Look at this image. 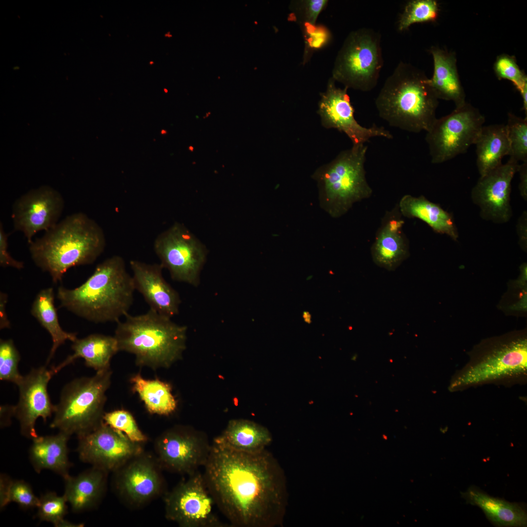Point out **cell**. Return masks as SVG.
Wrapping results in <instances>:
<instances>
[{
  "label": "cell",
  "mask_w": 527,
  "mask_h": 527,
  "mask_svg": "<svg viewBox=\"0 0 527 527\" xmlns=\"http://www.w3.org/2000/svg\"><path fill=\"white\" fill-rule=\"evenodd\" d=\"M204 467L215 505L233 527L281 524L286 504L284 475L267 450L247 453L213 442Z\"/></svg>",
  "instance_id": "1"
},
{
  "label": "cell",
  "mask_w": 527,
  "mask_h": 527,
  "mask_svg": "<svg viewBox=\"0 0 527 527\" xmlns=\"http://www.w3.org/2000/svg\"><path fill=\"white\" fill-rule=\"evenodd\" d=\"M135 290L123 258L114 255L98 264L79 286L59 287L57 296L61 307L88 321L117 323L128 314Z\"/></svg>",
  "instance_id": "2"
},
{
  "label": "cell",
  "mask_w": 527,
  "mask_h": 527,
  "mask_svg": "<svg viewBox=\"0 0 527 527\" xmlns=\"http://www.w3.org/2000/svg\"><path fill=\"white\" fill-rule=\"evenodd\" d=\"M29 245L33 262L57 284L70 268L93 264L103 252L106 240L95 221L78 212L66 216Z\"/></svg>",
  "instance_id": "3"
},
{
  "label": "cell",
  "mask_w": 527,
  "mask_h": 527,
  "mask_svg": "<svg viewBox=\"0 0 527 527\" xmlns=\"http://www.w3.org/2000/svg\"><path fill=\"white\" fill-rule=\"evenodd\" d=\"M438 100L425 73L401 61L386 79L375 103L380 117L389 125L416 133L432 126Z\"/></svg>",
  "instance_id": "4"
},
{
  "label": "cell",
  "mask_w": 527,
  "mask_h": 527,
  "mask_svg": "<svg viewBox=\"0 0 527 527\" xmlns=\"http://www.w3.org/2000/svg\"><path fill=\"white\" fill-rule=\"evenodd\" d=\"M117 324L114 336L119 351L133 354L137 365L168 368L182 358L186 347V325L150 308L140 315L128 313Z\"/></svg>",
  "instance_id": "5"
},
{
  "label": "cell",
  "mask_w": 527,
  "mask_h": 527,
  "mask_svg": "<svg viewBox=\"0 0 527 527\" xmlns=\"http://www.w3.org/2000/svg\"><path fill=\"white\" fill-rule=\"evenodd\" d=\"M367 147L352 145L312 175L318 188L320 207L333 218L345 214L356 203L370 197L365 164Z\"/></svg>",
  "instance_id": "6"
},
{
  "label": "cell",
  "mask_w": 527,
  "mask_h": 527,
  "mask_svg": "<svg viewBox=\"0 0 527 527\" xmlns=\"http://www.w3.org/2000/svg\"><path fill=\"white\" fill-rule=\"evenodd\" d=\"M111 377L108 368L97 371L92 377L77 378L67 384L55 405L50 427L78 438L98 427L103 422L106 392Z\"/></svg>",
  "instance_id": "7"
},
{
  "label": "cell",
  "mask_w": 527,
  "mask_h": 527,
  "mask_svg": "<svg viewBox=\"0 0 527 527\" xmlns=\"http://www.w3.org/2000/svg\"><path fill=\"white\" fill-rule=\"evenodd\" d=\"M383 64L380 34L369 28L358 29L344 41L331 78L347 89L369 92L376 86Z\"/></svg>",
  "instance_id": "8"
},
{
  "label": "cell",
  "mask_w": 527,
  "mask_h": 527,
  "mask_svg": "<svg viewBox=\"0 0 527 527\" xmlns=\"http://www.w3.org/2000/svg\"><path fill=\"white\" fill-rule=\"evenodd\" d=\"M485 122L479 111L466 102L437 118L425 138L431 162L443 163L466 152L475 144Z\"/></svg>",
  "instance_id": "9"
},
{
  "label": "cell",
  "mask_w": 527,
  "mask_h": 527,
  "mask_svg": "<svg viewBox=\"0 0 527 527\" xmlns=\"http://www.w3.org/2000/svg\"><path fill=\"white\" fill-rule=\"evenodd\" d=\"M153 248L160 264L174 281L197 286L206 249L184 225L175 223L156 237Z\"/></svg>",
  "instance_id": "10"
},
{
  "label": "cell",
  "mask_w": 527,
  "mask_h": 527,
  "mask_svg": "<svg viewBox=\"0 0 527 527\" xmlns=\"http://www.w3.org/2000/svg\"><path fill=\"white\" fill-rule=\"evenodd\" d=\"M179 483L164 496L167 519L182 527H223L214 512L215 502L198 470Z\"/></svg>",
  "instance_id": "11"
},
{
  "label": "cell",
  "mask_w": 527,
  "mask_h": 527,
  "mask_svg": "<svg viewBox=\"0 0 527 527\" xmlns=\"http://www.w3.org/2000/svg\"><path fill=\"white\" fill-rule=\"evenodd\" d=\"M211 448L205 434L185 426L167 429L154 443L155 457L162 468L188 475L205 465Z\"/></svg>",
  "instance_id": "12"
},
{
  "label": "cell",
  "mask_w": 527,
  "mask_h": 527,
  "mask_svg": "<svg viewBox=\"0 0 527 527\" xmlns=\"http://www.w3.org/2000/svg\"><path fill=\"white\" fill-rule=\"evenodd\" d=\"M162 469L156 457L143 451L113 472V489L127 507H142L167 492Z\"/></svg>",
  "instance_id": "13"
},
{
  "label": "cell",
  "mask_w": 527,
  "mask_h": 527,
  "mask_svg": "<svg viewBox=\"0 0 527 527\" xmlns=\"http://www.w3.org/2000/svg\"><path fill=\"white\" fill-rule=\"evenodd\" d=\"M80 459L108 472H114L144 451L142 444L103 422L90 432L78 437Z\"/></svg>",
  "instance_id": "14"
},
{
  "label": "cell",
  "mask_w": 527,
  "mask_h": 527,
  "mask_svg": "<svg viewBox=\"0 0 527 527\" xmlns=\"http://www.w3.org/2000/svg\"><path fill=\"white\" fill-rule=\"evenodd\" d=\"M335 82L330 78L325 91L321 93L317 112L323 127L344 133L352 145L365 144L374 137L393 138L392 134L383 126L373 124L366 127L358 122L354 117V109L347 89L337 87Z\"/></svg>",
  "instance_id": "15"
},
{
  "label": "cell",
  "mask_w": 527,
  "mask_h": 527,
  "mask_svg": "<svg viewBox=\"0 0 527 527\" xmlns=\"http://www.w3.org/2000/svg\"><path fill=\"white\" fill-rule=\"evenodd\" d=\"M64 206L62 196L54 188L44 185L31 190L13 204L14 230L21 232L29 243L37 233L47 231L58 223Z\"/></svg>",
  "instance_id": "16"
},
{
  "label": "cell",
  "mask_w": 527,
  "mask_h": 527,
  "mask_svg": "<svg viewBox=\"0 0 527 527\" xmlns=\"http://www.w3.org/2000/svg\"><path fill=\"white\" fill-rule=\"evenodd\" d=\"M519 166L518 162L509 158L506 163L480 176L471 190V197L479 207L483 219L497 223L510 219L511 182Z\"/></svg>",
  "instance_id": "17"
},
{
  "label": "cell",
  "mask_w": 527,
  "mask_h": 527,
  "mask_svg": "<svg viewBox=\"0 0 527 527\" xmlns=\"http://www.w3.org/2000/svg\"><path fill=\"white\" fill-rule=\"evenodd\" d=\"M56 374L54 367L45 366L33 368L17 385L19 399L13 406L14 416L19 422L21 434L33 439L37 437L35 429L37 420L41 417L45 422L55 410L50 400L47 385Z\"/></svg>",
  "instance_id": "18"
},
{
  "label": "cell",
  "mask_w": 527,
  "mask_h": 527,
  "mask_svg": "<svg viewBox=\"0 0 527 527\" xmlns=\"http://www.w3.org/2000/svg\"><path fill=\"white\" fill-rule=\"evenodd\" d=\"M527 369L525 338L505 345L471 366L451 384V389L522 374Z\"/></svg>",
  "instance_id": "19"
},
{
  "label": "cell",
  "mask_w": 527,
  "mask_h": 527,
  "mask_svg": "<svg viewBox=\"0 0 527 527\" xmlns=\"http://www.w3.org/2000/svg\"><path fill=\"white\" fill-rule=\"evenodd\" d=\"M129 265L135 290L141 294L150 308L171 318L177 315L180 297L164 279L160 264L132 260Z\"/></svg>",
  "instance_id": "20"
},
{
  "label": "cell",
  "mask_w": 527,
  "mask_h": 527,
  "mask_svg": "<svg viewBox=\"0 0 527 527\" xmlns=\"http://www.w3.org/2000/svg\"><path fill=\"white\" fill-rule=\"evenodd\" d=\"M404 223L397 206L384 217L371 248L372 260L378 266L394 271L409 256Z\"/></svg>",
  "instance_id": "21"
},
{
  "label": "cell",
  "mask_w": 527,
  "mask_h": 527,
  "mask_svg": "<svg viewBox=\"0 0 527 527\" xmlns=\"http://www.w3.org/2000/svg\"><path fill=\"white\" fill-rule=\"evenodd\" d=\"M108 473L92 466L76 476L63 478V495L73 511H87L99 505L106 492Z\"/></svg>",
  "instance_id": "22"
},
{
  "label": "cell",
  "mask_w": 527,
  "mask_h": 527,
  "mask_svg": "<svg viewBox=\"0 0 527 527\" xmlns=\"http://www.w3.org/2000/svg\"><path fill=\"white\" fill-rule=\"evenodd\" d=\"M70 436L59 431L56 435L37 437L32 439L29 460L37 472L51 470L63 478L69 474L72 466L69 460L67 442Z\"/></svg>",
  "instance_id": "23"
},
{
  "label": "cell",
  "mask_w": 527,
  "mask_h": 527,
  "mask_svg": "<svg viewBox=\"0 0 527 527\" xmlns=\"http://www.w3.org/2000/svg\"><path fill=\"white\" fill-rule=\"evenodd\" d=\"M433 60V74L429 84L437 98L452 101L456 107L466 102L461 83L454 54L437 47L430 49Z\"/></svg>",
  "instance_id": "24"
},
{
  "label": "cell",
  "mask_w": 527,
  "mask_h": 527,
  "mask_svg": "<svg viewBox=\"0 0 527 527\" xmlns=\"http://www.w3.org/2000/svg\"><path fill=\"white\" fill-rule=\"evenodd\" d=\"M462 497L466 503L481 508L486 518L498 527H525L527 514L521 504L510 503L488 495L476 486H470Z\"/></svg>",
  "instance_id": "25"
},
{
  "label": "cell",
  "mask_w": 527,
  "mask_h": 527,
  "mask_svg": "<svg viewBox=\"0 0 527 527\" xmlns=\"http://www.w3.org/2000/svg\"><path fill=\"white\" fill-rule=\"evenodd\" d=\"M397 208L404 217L418 219L436 233L446 234L454 241L458 238L457 228L452 214L424 196L405 195L400 200Z\"/></svg>",
  "instance_id": "26"
},
{
  "label": "cell",
  "mask_w": 527,
  "mask_h": 527,
  "mask_svg": "<svg viewBox=\"0 0 527 527\" xmlns=\"http://www.w3.org/2000/svg\"><path fill=\"white\" fill-rule=\"evenodd\" d=\"M272 441L267 428L245 419H233L213 442L238 451L256 453L265 449Z\"/></svg>",
  "instance_id": "27"
},
{
  "label": "cell",
  "mask_w": 527,
  "mask_h": 527,
  "mask_svg": "<svg viewBox=\"0 0 527 527\" xmlns=\"http://www.w3.org/2000/svg\"><path fill=\"white\" fill-rule=\"evenodd\" d=\"M73 354L68 356L57 366H53L56 374L76 359L81 358L85 365L97 371L110 368L112 357L119 351L118 343L113 336L92 334L82 339H77L71 346Z\"/></svg>",
  "instance_id": "28"
},
{
  "label": "cell",
  "mask_w": 527,
  "mask_h": 527,
  "mask_svg": "<svg viewBox=\"0 0 527 527\" xmlns=\"http://www.w3.org/2000/svg\"><path fill=\"white\" fill-rule=\"evenodd\" d=\"M474 144L478 170L483 176L501 165L503 158L509 155L510 146L506 124L484 125Z\"/></svg>",
  "instance_id": "29"
},
{
  "label": "cell",
  "mask_w": 527,
  "mask_h": 527,
  "mask_svg": "<svg viewBox=\"0 0 527 527\" xmlns=\"http://www.w3.org/2000/svg\"><path fill=\"white\" fill-rule=\"evenodd\" d=\"M54 292L52 287L43 289L37 295L32 305L31 313L41 325L50 335L52 346L46 365L53 357L58 348L66 341L74 342L77 339L76 333L67 332L61 326L54 304Z\"/></svg>",
  "instance_id": "30"
},
{
  "label": "cell",
  "mask_w": 527,
  "mask_h": 527,
  "mask_svg": "<svg viewBox=\"0 0 527 527\" xmlns=\"http://www.w3.org/2000/svg\"><path fill=\"white\" fill-rule=\"evenodd\" d=\"M132 390L137 393L150 414L168 416L177 408V401L170 385L159 379L148 380L140 373L130 379Z\"/></svg>",
  "instance_id": "31"
},
{
  "label": "cell",
  "mask_w": 527,
  "mask_h": 527,
  "mask_svg": "<svg viewBox=\"0 0 527 527\" xmlns=\"http://www.w3.org/2000/svg\"><path fill=\"white\" fill-rule=\"evenodd\" d=\"M439 5L435 0H411L405 5L398 21L399 31L406 30L414 23L435 21L439 14Z\"/></svg>",
  "instance_id": "32"
},
{
  "label": "cell",
  "mask_w": 527,
  "mask_h": 527,
  "mask_svg": "<svg viewBox=\"0 0 527 527\" xmlns=\"http://www.w3.org/2000/svg\"><path fill=\"white\" fill-rule=\"evenodd\" d=\"M67 501L65 496L48 492L40 498L37 515L41 521L50 522L56 527H81L64 519L67 513Z\"/></svg>",
  "instance_id": "33"
},
{
  "label": "cell",
  "mask_w": 527,
  "mask_h": 527,
  "mask_svg": "<svg viewBox=\"0 0 527 527\" xmlns=\"http://www.w3.org/2000/svg\"><path fill=\"white\" fill-rule=\"evenodd\" d=\"M509 142V158L518 162H527V117L509 113L506 124Z\"/></svg>",
  "instance_id": "34"
},
{
  "label": "cell",
  "mask_w": 527,
  "mask_h": 527,
  "mask_svg": "<svg viewBox=\"0 0 527 527\" xmlns=\"http://www.w3.org/2000/svg\"><path fill=\"white\" fill-rule=\"evenodd\" d=\"M103 421L112 428L123 433L133 442L142 444L148 440L132 414L127 410L119 409L104 413Z\"/></svg>",
  "instance_id": "35"
},
{
  "label": "cell",
  "mask_w": 527,
  "mask_h": 527,
  "mask_svg": "<svg viewBox=\"0 0 527 527\" xmlns=\"http://www.w3.org/2000/svg\"><path fill=\"white\" fill-rule=\"evenodd\" d=\"M20 353L11 339L0 341V379L18 385L23 376L18 369Z\"/></svg>",
  "instance_id": "36"
},
{
  "label": "cell",
  "mask_w": 527,
  "mask_h": 527,
  "mask_svg": "<svg viewBox=\"0 0 527 527\" xmlns=\"http://www.w3.org/2000/svg\"><path fill=\"white\" fill-rule=\"evenodd\" d=\"M494 70L499 79L510 81L520 92L527 86V77L512 56L507 54L499 56L494 63Z\"/></svg>",
  "instance_id": "37"
},
{
  "label": "cell",
  "mask_w": 527,
  "mask_h": 527,
  "mask_svg": "<svg viewBox=\"0 0 527 527\" xmlns=\"http://www.w3.org/2000/svg\"><path fill=\"white\" fill-rule=\"evenodd\" d=\"M7 504L17 503L22 508L37 507L40 498L36 496L30 485L21 480H12L9 485L7 498Z\"/></svg>",
  "instance_id": "38"
},
{
  "label": "cell",
  "mask_w": 527,
  "mask_h": 527,
  "mask_svg": "<svg viewBox=\"0 0 527 527\" xmlns=\"http://www.w3.org/2000/svg\"><path fill=\"white\" fill-rule=\"evenodd\" d=\"M327 3V0L297 1L293 10L295 17L304 25L315 26L318 16Z\"/></svg>",
  "instance_id": "39"
},
{
  "label": "cell",
  "mask_w": 527,
  "mask_h": 527,
  "mask_svg": "<svg viewBox=\"0 0 527 527\" xmlns=\"http://www.w3.org/2000/svg\"><path fill=\"white\" fill-rule=\"evenodd\" d=\"M9 234L4 230L2 223H0V265L3 267H11L21 269L24 267L22 262L14 259L8 251Z\"/></svg>",
  "instance_id": "40"
},
{
  "label": "cell",
  "mask_w": 527,
  "mask_h": 527,
  "mask_svg": "<svg viewBox=\"0 0 527 527\" xmlns=\"http://www.w3.org/2000/svg\"><path fill=\"white\" fill-rule=\"evenodd\" d=\"M527 212L524 211L519 218L517 225V231L519 242L522 247L525 248L527 243Z\"/></svg>",
  "instance_id": "41"
},
{
  "label": "cell",
  "mask_w": 527,
  "mask_h": 527,
  "mask_svg": "<svg viewBox=\"0 0 527 527\" xmlns=\"http://www.w3.org/2000/svg\"><path fill=\"white\" fill-rule=\"evenodd\" d=\"M7 295L4 292L0 293V329L9 328L10 322L8 318L6 306L7 302Z\"/></svg>",
  "instance_id": "42"
},
{
  "label": "cell",
  "mask_w": 527,
  "mask_h": 527,
  "mask_svg": "<svg viewBox=\"0 0 527 527\" xmlns=\"http://www.w3.org/2000/svg\"><path fill=\"white\" fill-rule=\"evenodd\" d=\"M12 479L7 475L0 474V507L2 508L7 506V498L10 484Z\"/></svg>",
  "instance_id": "43"
},
{
  "label": "cell",
  "mask_w": 527,
  "mask_h": 527,
  "mask_svg": "<svg viewBox=\"0 0 527 527\" xmlns=\"http://www.w3.org/2000/svg\"><path fill=\"white\" fill-rule=\"evenodd\" d=\"M520 182L519 185L521 196L526 201L527 199V162L520 164L518 170Z\"/></svg>",
  "instance_id": "44"
},
{
  "label": "cell",
  "mask_w": 527,
  "mask_h": 527,
  "mask_svg": "<svg viewBox=\"0 0 527 527\" xmlns=\"http://www.w3.org/2000/svg\"><path fill=\"white\" fill-rule=\"evenodd\" d=\"M521 274L517 281V284L520 287H526L527 277V264H524L521 266Z\"/></svg>",
  "instance_id": "45"
},
{
  "label": "cell",
  "mask_w": 527,
  "mask_h": 527,
  "mask_svg": "<svg viewBox=\"0 0 527 527\" xmlns=\"http://www.w3.org/2000/svg\"><path fill=\"white\" fill-rule=\"evenodd\" d=\"M511 309L516 310L526 311L527 309V292L526 290L521 297V299L516 304L513 305Z\"/></svg>",
  "instance_id": "46"
},
{
  "label": "cell",
  "mask_w": 527,
  "mask_h": 527,
  "mask_svg": "<svg viewBox=\"0 0 527 527\" xmlns=\"http://www.w3.org/2000/svg\"><path fill=\"white\" fill-rule=\"evenodd\" d=\"M303 317L305 322L308 324H310L311 322V315L308 312H304Z\"/></svg>",
  "instance_id": "47"
}]
</instances>
